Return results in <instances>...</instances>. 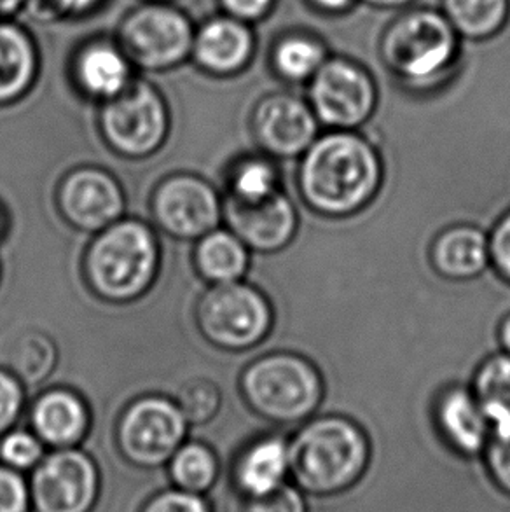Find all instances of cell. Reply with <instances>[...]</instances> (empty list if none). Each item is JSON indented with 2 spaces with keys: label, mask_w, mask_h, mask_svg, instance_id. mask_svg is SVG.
I'll list each match as a JSON object with an SVG mask.
<instances>
[{
  "label": "cell",
  "mask_w": 510,
  "mask_h": 512,
  "mask_svg": "<svg viewBox=\"0 0 510 512\" xmlns=\"http://www.w3.org/2000/svg\"><path fill=\"white\" fill-rule=\"evenodd\" d=\"M226 217L233 233L249 249L264 254L289 247L299 229L296 207L282 191L255 203L231 198L226 205Z\"/></svg>",
  "instance_id": "14"
},
{
  "label": "cell",
  "mask_w": 510,
  "mask_h": 512,
  "mask_svg": "<svg viewBox=\"0 0 510 512\" xmlns=\"http://www.w3.org/2000/svg\"><path fill=\"white\" fill-rule=\"evenodd\" d=\"M65 16H83L95 9L102 0H49Z\"/></svg>",
  "instance_id": "37"
},
{
  "label": "cell",
  "mask_w": 510,
  "mask_h": 512,
  "mask_svg": "<svg viewBox=\"0 0 510 512\" xmlns=\"http://www.w3.org/2000/svg\"><path fill=\"white\" fill-rule=\"evenodd\" d=\"M435 423L444 443L462 457L483 455L490 441V420L470 388H446L435 402Z\"/></svg>",
  "instance_id": "16"
},
{
  "label": "cell",
  "mask_w": 510,
  "mask_h": 512,
  "mask_svg": "<svg viewBox=\"0 0 510 512\" xmlns=\"http://www.w3.org/2000/svg\"><path fill=\"white\" fill-rule=\"evenodd\" d=\"M289 479V439L276 434L255 439L233 465V486L243 500L276 492L287 485Z\"/></svg>",
  "instance_id": "18"
},
{
  "label": "cell",
  "mask_w": 510,
  "mask_h": 512,
  "mask_svg": "<svg viewBox=\"0 0 510 512\" xmlns=\"http://www.w3.org/2000/svg\"><path fill=\"white\" fill-rule=\"evenodd\" d=\"M187 420L172 401L149 397L137 401L126 411L118 427L121 457L140 471L166 467L184 444Z\"/></svg>",
  "instance_id": "8"
},
{
  "label": "cell",
  "mask_w": 510,
  "mask_h": 512,
  "mask_svg": "<svg viewBox=\"0 0 510 512\" xmlns=\"http://www.w3.org/2000/svg\"><path fill=\"white\" fill-rule=\"evenodd\" d=\"M311 109L329 130L357 132L376 109V88L367 72L345 60L324 63L313 76Z\"/></svg>",
  "instance_id": "11"
},
{
  "label": "cell",
  "mask_w": 510,
  "mask_h": 512,
  "mask_svg": "<svg viewBox=\"0 0 510 512\" xmlns=\"http://www.w3.org/2000/svg\"><path fill=\"white\" fill-rule=\"evenodd\" d=\"M25 4L27 0H0V20H9Z\"/></svg>",
  "instance_id": "38"
},
{
  "label": "cell",
  "mask_w": 510,
  "mask_h": 512,
  "mask_svg": "<svg viewBox=\"0 0 510 512\" xmlns=\"http://www.w3.org/2000/svg\"><path fill=\"white\" fill-rule=\"evenodd\" d=\"M498 340H500L504 352L510 353V313L498 327Z\"/></svg>",
  "instance_id": "39"
},
{
  "label": "cell",
  "mask_w": 510,
  "mask_h": 512,
  "mask_svg": "<svg viewBox=\"0 0 510 512\" xmlns=\"http://www.w3.org/2000/svg\"><path fill=\"white\" fill-rule=\"evenodd\" d=\"M145 2H173V0H145Z\"/></svg>",
  "instance_id": "42"
},
{
  "label": "cell",
  "mask_w": 510,
  "mask_h": 512,
  "mask_svg": "<svg viewBox=\"0 0 510 512\" xmlns=\"http://www.w3.org/2000/svg\"><path fill=\"white\" fill-rule=\"evenodd\" d=\"M221 4L236 20L252 21L266 14L273 0H221Z\"/></svg>",
  "instance_id": "36"
},
{
  "label": "cell",
  "mask_w": 510,
  "mask_h": 512,
  "mask_svg": "<svg viewBox=\"0 0 510 512\" xmlns=\"http://www.w3.org/2000/svg\"><path fill=\"white\" fill-rule=\"evenodd\" d=\"M159 224L180 238L208 235L221 217V203L203 180L180 175L159 187L154 201Z\"/></svg>",
  "instance_id": "13"
},
{
  "label": "cell",
  "mask_w": 510,
  "mask_h": 512,
  "mask_svg": "<svg viewBox=\"0 0 510 512\" xmlns=\"http://www.w3.org/2000/svg\"><path fill=\"white\" fill-rule=\"evenodd\" d=\"M315 2L322 7H327V9H343V7L348 6L352 0H315Z\"/></svg>",
  "instance_id": "40"
},
{
  "label": "cell",
  "mask_w": 510,
  "mask_h": 512,
  "mask_svg": "<svg viewBox=\"0 0 510 512\" xmlns=\"http://www.w3.org/2000/svg\"><path fill=\"white\" fill-rule=\"evenodd\" d=\"M166 123L165 102L144 79L131 81L118 97L107 100L102 111L105 139L128 156L154 151L165 139Z\"/></svg>",
  "instance_id": "9"
},
{
  "label": "cell",
  "mask_w": 510,
  "mask_h": 512,
  "mask_svg": "<svg viewBox=\"0 0 510 512\" xmlns=\"http://www.w3.org/2000/svg\"><path fill=\"white\" fill-rule=\"evenodd\" d=\"M173 488L208 497L221 478V462L210 446L184 443L166 464Z\"/></svg>",
  "instance_id": "23"
},
{
  "label": "cell",
  "mask_w": 510,
  "mask_h": 512,
  "mask_svg": "<svg viewBox=\"0 0 510 512\" xmlns=\"http://www.w3.org/2000/svg\"><path fill=\"white\" fill-rule=\"evenodd\" d=\"M252 125L257 144L273 160L301 158L320 135V121L311 105L287 93L264 98Z\"/></svg>",
  "instance_id": "12"
},
{
  "label": "cell",
  "mask_w": 510,
  "mask_h": 512,
  "mask_svg": "<svg viewBox=\"0 0 510 512\" xmlns=\"http://www.w3.org/2000/svg\"><path fill=\"white\" fill-rule=\"evenodd\" d=\"M369 2L378 4V6H399V4H404L407 0H369Z\"/></svg>",
  "instance_id": "41"
},
{
  "label": "cell",
  "mask_w": 510,
  "mask_h": 512,
  "mask_svg": "<svg viewBox=\"0 0 510 512\" xmlns=\"http://www.w3.org/2000/svg\"><path fill=\"white\" fill-rule=\"evenodd\" d=\"M198 264L215 284L238 282L249 268V247L233 231H210L198 247Z\"/></svg>",
  "instance_id": "24"
},
{
  "label": "cell",
  "mask_w": 510,
  "mask_h": 512,
  "mask_svg": "<svg viewBox=\"0 0 510 512\" xmlns=\"http://www.w3.org/2000/svg\"><path fill=\"white\" fill-rule=\"evenodd\" d=\"M446 11L460 32L479 37L502 25L507 0H446Z\"/></svg>",
  "instance_id": "27"
},
{
  "label": "cell",
  "mask_w": 510,
  "mask_h": 512,
  "mask_svg": "<svg viewBox=\"0 0 510 512\" xmlns=\"http://www.w3.org/2000/svg\"><path fill=\"white\" fill-rule=\"evenodd\" d=\"M271 160L273 158H249L236 167L231 177L235 200L255 203L280 193V175Z\"/></svg>",
  "instance_id": "26"
},
{
  "label": "cell",
  "mask_w": 510,
  "mask_h": 512,
  "mask_svg": "<svg viewBox=\"0 0 510 512\" xmlns=\"http://www.w3.org/2000/svg\"><path fill=\"white\" fill-rule=\"evenodd\" d=\"M290 481L306 497L350 492L366 476L373 448L366 430L345 415L313 416L289 439Z\"/></svg>",
  "instance_id": "2"
},
{
  "label": "cell",
  "mask_w": 510,
  "mask_h": 512,
  "mask_svg": "<svg viewBox=\"0 0 510 512\" xmlns=\"http://www.w3.org/2000/svg\"><path fill=\"white\" fill-rule=\"evenodd\" d=\"M46 446L27 430H9L0 439V464L25 474L34 471L46 457Z\"/></svg>",
  "instance_id": "29"
},
{
  "label": "cell",
  "mask_w": 510,
  "mask_h": 512,
  "mask_svg": "<svg viewBox=\"0 0 510 512\" xmlns=\"http://www.w3.org/2000/svg\"><path fill=\"white\" fill-rule=\"evenodd\" d=\"M23 394L13 376L0 371V437L11 430L20 416Z\"/></svg>",
  "instance_id": "35"
},
{
  "label": "cell",
  "mask_w": 510,
  "mask_h": 512,
  "mask_svg": "<svg viewBox=\"0 0 510 512\" xmlns=\"http://www.w3.org/2000/svg\"><path fill=\"white\" fill-rule=\"evenodd\" d=\"M39 72L32 35L11 20H0V105L23 97Z\"/></svg>",
  "instance_id": "21"
},
{
  "label": "cell",
  "mask_w": 510,
  "mask_h": 512,
  "mask_svg": "<svg viewBox=\"0 0 510 512\" xmlns=\"http://www.w3.org/2000/svg\"><path fill=\"white\" fill-rule=\"evenodd\" d=\"M273 60L280 76L299 83L317 74L324 65V51L315 42L292 37L276 48Z\"/></svg>",
  "instance_id": "28"
},
{
  "label": "cell",
  "mask_w": 510,
  "mask_h": 512,
  "mask_svg": "<svg viewBox=\"0 0 510 512\" xmlns=\"http://www.w3.org/2000/svg\"><path fill=\"white\" fill-rule=\"evenodd\" d=\"M242 392L257 415L278 425H294L310 420L320 409L325 381L308 357L275 352L245 369Z\"/></svg>",
  "instance_id": "3"
},
{
  "label": "cell",
  "mask_w": 510,
  "mask_h": 512,
  "mask_svg": "<svg viewBox=\"0 0 510 512\" xmlns=\"http://www.w3.org/2000/svg\"><path fill=\"white\" fill-rule=\"evenodd\" d=\"M156 259L151 231L138 222H121L93 243L88 254V275L100 296L126 301L151 284Z\"/></svg>",
  "instance_id": "4"
},
{
  "label": "cell",
  "mask_w": 510,
  "mask_h": 512,
  "mask_svg": "<svg viewBox=\"0 0 510 512\" xmlns=\"http://www.w3.org/2000/svg\"><path fill=\"white\" fill-rule=\"evenodd\" d=\"M138 512H214V506L203 495L182 492L170 486L147 497Z\"/></svg>",
  "instance_id": "31"
},
{
  "label": "cell",
  "mask_w": 510,
  "mask_h": 512,
  "mask_svg": "<svg viewBox=\"0 0 510 512\" xmlns=\"http://www.w3.org/2000/svg\"><path fill=\"white\" fill-rule=\"evenodd\" d=\"M79 86L91 97H118L133 81L131 62L119 48L118 42H91L84 46L74 65Z\"/></svg>",
  "instance_id": "22"
},
{
  "label": "cell",
  "mask_w": 510,
  "mask_h": 512,
  "mask_svg": "<svg viewBox=\"0 0 510 512\" xmlns=\"http://www.w3.org/2000/svg\"><path fill=\"white\" fill-rule=\"evenodd\" d=\"M0 512H32L30 488L20 472L0 464Z\"/></svg>",
  "instance_id": "33"
},
{
  "label": "cell",
  "mask_w": 510,
  "mask_h": 512,
  "mask_svg": "<svg viewBox=\"0 0 510 512\" xmlns=\"http://www.w3.org/2000/svg\"><path fill=\"white\" fill-rule=\"evenodd\" d=\"M483 458L491 481L510 497V422L491 429Z\"/></svg>",
  "instance_id": "30"
},
{
  "label": "cell",
  "mask_w": 510,
  "mask_h": 512,
  "mask_svg": "<svg viewBox=\"0 0 510 512\" xmlns=\"http://www.w3.org/2000/svg\"><path fill=\"white\" fill-rule=\"evenodd\" d=\"M28 488L32 512H93L102 497V472L84 451L55 450L32 471Z\"/></svg>",
  "instance_id": "7"
},
{
  "label": "cell",
  "mask_w": 510,
  "mask_h": 512,
  "mask_svg": "<svg viewBox=\"0 0 510 512\" xmlns=\"http://www.w3.org/2000/svg\"><path fill=\"white\" fill-rule=\"evenodd\" d=\"M242 512H308L306 495L292 483L278 488L276 492L243 500Z\"/></svg>",
  "instance_id": "32"
},
{
  "label": "cell",
  "mask_w": 510,
  "mask_h": 512,
  "mask_svg": "<svg viewBox=\"0 0 510 512\" xmlns=\"http://www.w3.org/2000/svg\"><path fill=\"white\" fill-rule=\"evenodd\" d=\"M455 53V34L439 14H407L386 35L385 55L400 76L428 81L437 76Z\"/></svg>",
  "instance_id": "10"
},
{
  "label": "cell",
  "mask_w": 510,
  "mask_h": 512,
  "mask_svg": "<svg viewBox=\"0 0 510 512\" xmlns=\"http://www.w3.org/2000/svg\"><path fill=\"white\" fill-rule=\"evenodd\" d=\"M35 436L53 450L77 448L83 441L90 420L83 402L69 392H51L35 404L32 413Z\"/></svg>",
  "instance_id": "20"
},
{
  "label": "cell",
  "mask_w": 510,
  "mask_h": 512,
  "mask_svg": "<svg viewBox=\"0 0 510 512\" xmlns=\"http://www.w3.org/2000/svg\"><path fill=\"white\" fill-rule=\"evenodd\" d=\"M490 266L510 285V210L505 212L490 233Z\"/></svg>",
  "instance_id": "34"
},
{
  "label": "cell",
  "mask_w": 510,
  "mask_h": 512,
  "mask_svg": "<svg viewBox=\"0 0 510 512\" xmlns=\"http://www.w3.org/2000/svg\"><path fill=\"white\" fill-rule=\"evenodd\" d=\"M385 168L373 142L357 132L331 130L311 144L297 168L304 205L325 219H348L380 194Z\"/></svg>",
  "instance_id": "1"
},
{
  "label": "cell",
  "mask_w": 510,
  "mask_h": 512,
  "mask_svg": "<svg viewBox=\"0 0 510 512\" xmlns=\"http://www.w3.org/2000/svg\"><path fill=\"white\" fill-rule=\"evenodd\" d=\"M254 37L247 23L233 16H215L194 32V63L212 76H233L249 63Z\"/></svg>",
  "instance_id": "17"
},
{
  "label": "cell",
  "mask_w": 510,
  "mask_h": 512,
  "mask_svg": "<svg viewBox=\"0 0 510 512\" xmlns=\"http://www.w3.org/2000/svg\"><path fill=\"white\" fill-rule=\"evenodd\" d=\"M65 217L84 231L107 228L123 212L116 180L100 170H79L65 179L60 193Z\"/></svg>",
  "instance_id": "15"
},
{
  "label": "cell",
  "mask_w": 510,
  "mask_h": 512,
  "mask_svg": "<svg viewBox=\"0 0 510 512\" xmlns=\"http://www.w3.org/2000/svg\"><path fill=\"white\" fill-rule=\"evenodd\" d=\"M428 256L435 273L442 278L472 280L490 268V238L477 226L455 224L435 236Z\"/></svg>",
  "instance_id": "19"
},
{
  "label": "cell",
  "mask_w": 510,
  "mask_h": 512,
  "mask_svg": "<svg viewBox=\"0 0 510 512\" xmlns=\"http://www.w3.org/2000/svg\"><path fill=\"white\" fill-rule=\"evenodd\" d=\"M196 28L172 2H144L131 9L118 28V46L131 65L168 70L193 55Z\"/></svg>",
  "instance_id": "5"
},
{
  "label": "cell",
  "mask_w": 510,
  "mask_h": 512,
  "mask_svg": "<svg viewBox=\"0 0 510 512\" xmlns=\"http://www.w3.org/2000/svg\"><path fill=\"white\" fill-rule=\"evenodd\" d=\"M275 322L269 299L259 289L242 282L217 284L200 305V324L215 345L229 350L257 346Z\"/></svg>",
  "instance_id": "6"
},
{
  "label": "cell",
  "mask_w": 510,
  "mask_h": 512,
  "mask_svg": "<svg viewBox=\"0 0 510 512\" xmlns=\"http://www.w3.org/2000/svg\"><path fill=\"white\" fill-rule=\"evenodd\" d=\"M481 402L491 429L510 422V353L491 355L477 367L470 385Z\"/></svg>",
  "instance_id": "25"
}]
</instances>
